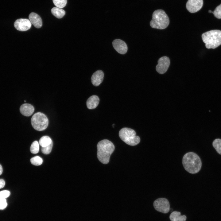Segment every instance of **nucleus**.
<instances>
[{
	"instance_id": "nucleus-24",
	"label": "nucleus",
	"mask_w": 221,
	"mask_h": 221,
	"mask_svg": "<svg viewBox=\"0 0 221 221\" xmlns=\"http://www.w3.org/2000/svg\"><path fill=\"white\" fill-rule=\"evenodd\" d=\"M213 14L216 18L221 19V4L215 8Z\"/></svg>"
},
{
	"instance_id": "nucleus-18",
	"label": "nucleus",
	"mask_w": 221,
	"mask_h": 221,
	"mask_svg": "<svg viewBox=\"0 0 221 221\" xmlns=\"http://www.w3.org/2000/svg\"><path fill=\"white\" fill-rule=\"evenodd\" d=\"M52 142V139L49 136H44L39 140V144L42 147H45L50 144Z\"/></svg>"
},
{
	"instance_id": "nucleus-17",
	"label": "nucleus",
	"mask_w": 221,
	"mask_h": 221,
	"mask_svg": "<svg viewBox=\"0 0 221 221\" xmlns=\"http://www.w3.org/2000/svg\"><path fill=\"white\" fill-rule=\"evenodd\" d=\"M51 12L54 16L58 18H62L65 14V11L64 10L57 7H53L51 9Z\"/></svg>"
},
{
	"instance_id": "nucleus-25",
	"label": "nucleus",
	"mask_w": 221,
	"mask_h": 221,
	"mask_svg": "<svg viewBox=\"0 0 221 221\" xmlns=\"http://www.w3.org/2000/svg\"><path fill=\"white\" fill-rule=\"evenodd\" d=\"M10 192L8 190H3L0 192V199H5L10 195Z\"/></svg>"
},
{
	"instance_id": "nucleus-19",
	"label": "nucleus",
	"mask_w": 221,
	"mask_h": 221,
	"mask_svg": "<svg viewBox=\"0 0 221 221\" xmlns=\"http://www.w3.org/2000/svg\"><path fill=\"white\" fill-rule=\"evenodd\" d=\"M212 145L217 152L221 155V139L219 138L215 139L212 143Z\"/></svg>"
},
{
	"instance_id": "nucleus-5",
	"label": "nucleus",
	"mask_w": 221,
	"mask_h": 221,
	"mask_svg": "<svg viewBox=\"0 0 221 221\" xmlns=\"http://www.w3.org/2000/svg\"><path fill=\"white\" fill-rule=\"evenodd\" d=\"M119 136L122 141L126 144L131 146L137 145L140 141L139 137L136 136L135 131L128 128L121 129L119 131Z\"/></svg>"
},
{
	"instance_id": "nucleus-29",
	"label": "nucleus",
	"mask_w": 221,
	"mask_h": 221,
	"mask_svg": "<svg viewBox=\"0 0 221 221\" xmlns=\"http://www.w3.org/2000/svg\"><path fill=\"white\" fill-rule=\"evenodd\" d=\"M209 13H213V12H212L211 10H209Z\"/></svg>"
},
{
	"instance_id": "nucleus-22",
	"label": "nucleus",
	"mask_w": 221,
	"mask_h": 221,
	"mask_svg": "<svg viewBox=\"0 0 221 221\" xmlns=\"http://www.w3.org/2000/svg\"><path fill=\"white\" fill-rule=\"evenodd\" d=\"M53 3L57 7L63 8L66 5L67 0H52Z\"/></svg>"
},
{
	"instance_id": "nucleus-20",
	"label": "nucleus",
	"mask_w": 221,
	"mask_h": 221,
	"mask_svg": "<svg viewBox=\"0 0 221 221\" xmlns=\"http://www.w3.org/2000/svg\"><path fill=\"white\" fill-rule=\"evenodd\" d=\"M30 151L33 154L37 153L39 151V144L37 141H34L30 147Z\"/></svg>"
},
{
	"instance_id": "nucleus-28",
	"label": "nucleus",
	"mask_w": 221,
	"mask_h": 221,
	"mask_svg": "<svg viewBox=\"0 0 221 221\" xmlns=\"http://www.w3.org/2000/svg\"><path fill=\"white\" fill-rule=\"evenodd\" d=\"M3 169L1 165L0 164V175H1L2 173Z\"/></svg>"
},
{
	"instance_id": "nucleus-4",
	"label": "nucleus",
	"mask_w": 221,
	"mask_h": 221,
	"mask_svg": "<svg viewBox=\"0 0 221 221\" xmlns=\"http://www.w3.org/2000/svg\"><path fill=\"white\" fill-rule=\"evenodd\" d=\"M169 23V18L165 12L162 10H157L153 12L150 24L152 28L162 29L166 28Z\"/></svg>"
},
{
	"instance_id": "nucleus-6",
	"label": "nucleus",
	"mask_w": 221,
	"mask_h": 221,
	"mask_svg": "<svg viewBox=\"0 0 221 221\" xmlns=\"http://www.w3.org/2000/svg\"><path fill=\"white\" fill-rule=\"evenodd\" d=\"M31 123L35 130L39 131H42L47 128L48 120L44 114L38 112L35 113L32 117Z\"/></svg>"
},
{
	"instance_id": "nucleus-9",
	"label": "nucleus",
	"mask_w": 221,
	"mask_h": 221,
	"mask_svg": "<svg viewBox=\"0 0 221 221\" xmlns=\"http://www.w3.org/2000/svg\"><path fill=\"white\" fill-rule=\"evenodd\" d=\"M203 4V0H188L186 4V8L190 13H195L201 8Z\"/></svg>"
},
{
	"instance_id": "nucleus-13",
	"label": "nucleus",
	"mask_w": 221,
	"mask_h": 221,
	"mask_svg": "<svg viewBox=\"0 0 221 221\" xmlns=\"http://www.w3.org/2000/svg\"><path fill=\"white\" fill-rule=\"evenodd\" d=\"M31 23L37 28H40L42 23L41 17L38 14L34 12L31 13L29 16Z\"/></svg>"
},
{
	"instance_id": "nucleus-23",
	"label": "nucleus",
	"mask_w": 221,
	"mask_h": 221,
	"mask_svg": "<svg viewBox=\"0 0 221 221\" xmlns=\"http://www.w3.org/2000/svg\"><path fill=\"white\" fill-rule=\"evenodd\" d=\"M53 146L52 142L49 145L45 147H42L41 151L42 153L45 154H48L50 153L52 150Z\"/></svg>"
},
{
	"instance_id": "nucleus-2",
	"label": "nucleus",
	"mask_w": 221,
	"mask_h": 221,
	"mask_svg": "<svg viewBox=\"0 0 221 221\" xmlns=\"http://www.w3.org/2000/svg\"><path fill=\"white\" fill-rule=\"evenodd\" d=\"M97 148V157L99 161L104 164L108 163L110 156L114 150V144L109 140L104 139L98 142Z\"/></svg>"
},
{
	"instance_id": "nucleus-11",
	"label": "nucleus",
	"mask_w": 221,
	"mask_h": 221,
	"mask_svg": "<svg viewBox=\"0 0 221 221\" xmlns=\"http://www.w3.org/2000/svg\"><path fill=\"white\" fill-rule=\"evenodd\" d=\"M112 45L114 49L120 54H125L127 52V45L126 43L121 40H114L112 42Z\"/></svg>"
},
{
	"instance_id": "nucleus-21",
	"label": "nucleus",
	"mask_w": 221,
	"mask_h": 221,
	"mask_svg": "<svg viewBox=\"0 0 221 221\" xmlns=\"http://www.w3.org/2000/svg\"><path fill=\"white\" fill-rule=\"evenodd\" d=\"M31 164L36 166L41 165L43 162L42 159L38 156H36L30 159Z\"/></svg>"
},
{
	"instance_id": "nucleus-26",
	"label": "nucleus",
	"mask_w": 221,
	"mask_h": 221,
	"mask_svg": "<svg viewBox=\"0 0 221 221\" xmlns=\"http://www.w3.org/2000/svg\"><path fill=\"white\" fill-rule=\"evenodd\" d=\"M7 205L6 199H0V209L3 210L5 208Z\"/></svg>"
},
{
	"instance_id": "nucleus-3",
	"label": "nucleus",
	"mask_w": 221,
	"mask_h": 221,
	"mask_svg": "<svg viewBox=\"0 0 221 221\" xmlns=\"http://www.w3.org/2000/svg\"><path fill=\"white\" fill-rule=\"evenodd\" d=\"M202 40L207 48L214 49L221 45V31L213 30L202 35Z\"/></svg>"
},
{
	"instance_id": "nucleus-1",
	"label": "nucleus",
	"mask_w": 221,
	"mask_h": 221,
	"mask_svg": "<svg viewBox=\"0 0 221 221\" xmlns=\"http://www.w3.org/2000/svg\"><path fill=\"white\" fill-rule=\"evenodd\" d=\"M182 162L184 169L190 173H196L201 169L202 166L201 159L194 152H188L185 154Z\"/></svg>"
},
{
	"instance_id": "nucleus-14",
	"label": "nucleus",
	"mask_w": 221,
	"mask_h": 221,
	"mask_svg": "<svg viewBox=\"0 0 221 221\" xmlns=\"http://www.w3.org/2000/svg\"><path fill=\"white\" fill-rule=\"evenodd\" d=\"M34 108L32 105L25 103L22 105L20 108V112L21 114L25 116H31L33 113Z\"/></svg>"
},
{
	"instance_id": "nucleus-12",
	"label": "nucleus",
	"mask_w": 221,
	"mask_h": 221,
	"mask_svg": "<svg viewBox=\"0 0 221 221\" xmlns=\"http://www.w3.org/2000/svg\"><path fill=\"white\" fill-rule=\"evenodd\" d=\"M104 75V73L102 70H98L95 72L91 77L93 85L95 86H99L103 80Z\"/></svg>"
},
{
	"instance_id": "nucleus-15",
	"label": "nucleus",
	"mask_w": 221,
	"mask_h": 221,
	"mask_svg": "<svg viewBox=\"0 0 221 221\" xmlns=\"http://www.w3.org/2000/svg\"><path fill=\"white\" fill-rule=\"evenodd\" d=\"M99 102V99L97 96L92 95L90 97L87 101V107L89 109H94L97 106Z\"/></svg>"
},
{
	"instance_id": "nucleus-7",
	"label": "nucleus",
	"mask_w": 221,
	"mask_h": 221,
	"mask_svg": "<svg viewBox=\"0 0 221 221\" xmlns=\"http://www.w3.org/2000/svg\"><path fill=\"white\" fill-rule=\"evenodd\" d=\"M155 209L157 211L163 213H166L170 210V204L168 200L161 198L156 199L153 204Z\"/></svg>"
},
{
	"instance_id": "nucleus-8",
	"label": "nucleus",
	"mask_w": 221,
	"mask_h": 221,
	"mask_svg": "<svg viewBox=\"0 0 221 221\" xmlns=\"http://www.w3.org/2000/svg\"><path fill=\"white\" fill-rule=\"evenodd\" d=\"M170 61L169 58L166 56L161 57L158 61V64L156 69L157 71L160 74L165 73L167 70L170 65Z\"/></svg>"
},
{
	"instance_id": "nucleus-27",
	"label": "nucleus",
	"mask_w": 221,
	"mask_h": 221,
	"mask_svg": "<svg viewBox=\"0 0 221 221\" xmlns=\"http://www.w3.org/2000/svg\"><path fill=\"white\" fill-rule=\"evenodd\" d=\"M5 181L2 179H0V189L4 187L5 185Z\"/></svg>"
},
{
	"instance_id": "nucleus-30",
	"label": "nucleus",
	"mask_w": 221,
	"mask_h": 221,
	"mask_svg": "<svg viewBox=\"0 0 221 221\" xmlns=\"http://www.w3.org/2000/svg\"><path fill=\"white\" fill-rule=\"evenodd\" d=\"M24 102H26L25 100L24 101Z\"/></svg>"
},
{
	"instance_id": "nucleus-10",
	"label": "nucleus",
	"mask_w": 221,
	"mask_h": 221,
	"mask_svg": "<svg viewBox=\"0 0 221 221\" xmlns=\"http://www.w3.org/2000/svg\"><path fill=\"white\" fill-rule=\"evenodd\" d=\"M31 23L29 20L27 19L20 18L15 21L14 26L17 30L24 31L29 30L31 26Z\"/></svg>"
},
{
	"instance_id": "nucleus-16",
	"label": "nucleus",
	"mask_w": 221,
	"mask_h": 221,
	"mask_svg": "<svg viewBox=\"0 0 221 221\" xmlns=\"http://www.w3.org/2000/svg\"><path fill=\"white\" fill-rule=\"evenodd\" d=\"M186 216L185 215H181L180 212L173 211L169 216V219L171 221H185Z\"/></svg>"
}]
</instances>
